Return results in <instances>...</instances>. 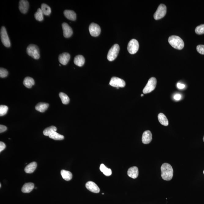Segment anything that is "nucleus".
Listing matches in <instances>:
<instances>
[{
  "label": "nucleus",
  "instance_id": "nucleus-1",
  "mask_svg": "<svg viewBox=\"0 0 204 204\" xmlns=\"http://www.w3.org/2000/svg\"><path fill=\"white\" fill-rule=\"evenodd\" d=\"M161 176L164 180L169 181L172 179L173 176V169L172 167L169 164L165 163L162 165Z\"/></svg>",
  "mask_w": 204,
  "mask_h": 204
},
{
  "label": "nucleus",
  "instance_id": "nucleus-2",
  "mask_svg": "<svg viewBox=\"0 0 204 204\" xmlns=\"http://www.w3.org/2000/svg\"><path fill=\"white\" fill-rule=\"evenodd\" d=\"M169 44L176 49L181 50L184 47V41L180 37L173 35L169 37L168 39Z\"/></svg>",
  "mask_w": 204,
  "mask_h": 204
},
{
  "label": "nucleus",
  "instance_id": "nucleus-3",
  "mask_svg": "<svg viewBox=\"0 0 204 204\" xmlns=\"http://www.w3.org/2000/svg\"><path fill=\"white\" fill-rule=\"evenodd\" d=\"M27 52L29 56L35 59H38L40 57L39 50L36 45L31 44L28 46Z\"/></svg>",
  "mask_w": 204,
  "mask_h": 204
},
{
  "label": "nucleus",
  "instance_id": "nucleus-4",
  "mask_svg": "<svg viewBox=\"0 0 204 204\" xmlns=\"http://www.w3.org/2000/svg\"><path fill=\"white\" fill-rule=\"evenodd\" d=\"M120 46L118 44H115L109 50L107 58L110 61H112L116 58L120 51Z\"/></svg>",
  "mask_w": 204,
  "mask_h": 204
},
{
  "label": "nucleus",
  "instance_id": "nucleus-5",
  "mask_svg": "<svg viewBox=\"0 0 204 204\" xmlns=\"http://www.w3.org/2000/svg\"><path fill=\"white\" fill-rule=\"evenodd\" d=\"M157 81L156 78L152 77L149 80L145 87L143 90V93L144 94H148L152 92L155 89L157 86Z\"/></svg>",
  "mask_w": 204,
  "mask_h": 204
},
{
  "label": "nucleus",
  "instance_id": "nucleus-6",
  "mask_svg": "<svg viewBox=\"0 0 204 204\" xmlns=\"http://www.w3.org/2000/svg\"><path fill=\"white\" fill-rule=\"evenodd\" d=\"M167 12L166 6L165 5L161 4L158 6L156 12L154 14V17L155 20H159L163 18Z\"/></svg>",
  "mask_w": 204,
  "mask_h": 204
},
{
  "label": "nucleus",
  "instance_id": "nucleus-7",
  "mask_svg": "<svg viewBox=\"0 0 204 204\" xmlns=\"http://www.w3.org/2000/svg\"><path fill=\"white\" fill-rule=\"evenodd\" d=\"M1 38L2 42L6 47H9L11 46L10 40L8 36L5 27H2L1 30Z\"/></svg>",
  "mask_w": 204,
  "mask_h": 204
},
{
  "label": "nucleus",
  "instance_id": "nucleus-8",
  "mask_svg": "<svg viewBox=\"0 0 204 204\" xmlns=\"http://www.w3.org/2000/svg\"><path fill=\"white\" fill-rule=\"evenodd\" d=\"M139 43L135 39H132L128 43V50L130 54H135L139 50Z\"/></svg>",
  "mask_w": 204,
  "mask_h": 204
},
{
  "label": "nucleus",
  "instance_id": "nucleus-9",
  "mask_svg": "<svg viewBox=\"0 0 204 204\" xmlns=\"http://www.w3.org/2000/svg\"><path fill=\"white\" fill-rule=\"evenodd\" d=\"M109 84L111 86L117 87H124L126 86V83L124 80L118 77H113L110 80Z\"/></svg>",
  "mask_w": 204,
  "mask_h": 204
},
{
  "label": "nucleus",
  "instance_id": "nucleus-10",
  "mask_svg": "<svg viewBox=\"0 0 204 204\" xmlns=\"http://www.w3.org/2000/svg\"><path fill=\"white\" fill-rule=\"evenodd\" d=\"M89 30L91 36L94 37L98 36L101 32L100 26L94 23H91L89 25Z\"/></svg>",
  "mask_w": 204,
  "mask_h": 204
},
{
  "label": "nucleus",
  "instance_id": "nucleus-11",
  "mask_svg": "<svg viewBox=\"0 0 204 204\" xmlns=\"http://www.w3.org/2000/svg\"><path fill=\"white\" fill-rule=\"evenodd\" d=\"M62 26L64 37L66 38L70 37L73 34V30L71 27L65 22L62 24Z\"/></svg>",
  "mask_w": 204,
  "mask_h": 204
},
{
  "label": "nucleus",
  "instance_id": "nucleus-12",
  "mask_svg": "<svg viewBox=\"0 0 204 204\" xmlns=\"http://www.w3.org/2000/svg\"><path fill=\"white\" fill-rule=\"evenodd\" d=\"M86 188L88 190L95 193H98L100 192L98 186L93 181H89L86 183Z\"/></svg>",
  "mask_w": 204,
  "mask_h": 204
},
{
  "label": "nucleus",
  "instance_id": "nucleus-13",
  "mask_svg": "<svg viewBox=\"0 0 204 204\" xmlns=\"http://www.w3.org/2000/svg\"><path fill=\"white\" fill-rule=\"evenodd\" d=\"M29 4L28 1L26 0H21L19 2V9L23 14L26 13L28 12Z\"/></svg>",
  "mask_w": 204,
  "mask_h": 204
},
{
  "label": "nucleus",
  "instance_id": "nucleus-14",
  "mask_svg": "<svg viewBox=\"0 0 204 204\" xmlns=\"http://www.w3.org/2000/svg\"><path fill=\"white\" fill-rule=\"evenodd\" d=\"M70 58V55L69 53H63L59 56L58 60L61 64L66 65L68 64Z\"/></svg>",
  "mask_w": 204,
  "mask_h": 204
},
{
  "label": "nucleus",
  "instance_id": "nucleus-15",
  "mask_svg": "<svg viewBox=\"0 0 204 204\" xmlns=\"http://www.w3.org/2000/svg\"><path fill=\"white\" fill-rule=\"evenodd\" d=\"M152 140V134L151 132L147 131L144 132L143 134L142 141L144 144H148Z\"/></svg>",
  "mask_w": 204,
  "mask_h": 204
},
{
  "label": "nucleus",
  "instance_id": "nucleus-16",
  "mask_svg": "<svg viewBox=\"0 0 204 204\" xmlns=\"http://www.w3.org/2000/svg\"><path fill=\"white\" fill-rule=\"evenodd\" d=\"M128 175L129 177L135 179L137 178L139 175V169L137 167H131L128 169Z\"/></svg>",
  "mask_w": 204,
  "mask_h": 204
},
{
  "label": "nucleus",
  "instance_id": "nucleus-17",
  "mask_svg": "<svg viewBox=\"0 0 204 204\" xmlns=\"http://www.w3.org/2000/svg\"><path fill=\"white\" fill-rule=\"evenodd\" d=\"M64 16L67 19L73 21L76 20V14L73 11L65 10L64 11Z\"/></svg>",
  "mask_w": 204,
  "mask_h": 204
},
{
  "label": "nucleus",
  "instance_id": "nucleus-18",
  "mask_svg": "<svg viewBox=\"0 0 204 204\" xmlns=\"http://www.w3.org/2000/svg\"><path fill=\"white\" fill-rule=\"evenodd\" d=\"M35 185L33 183H26L24 184L22 188V191L25 193H28L32 191L34 188Z\"/></svg>",
  "mask_w": 204,
  "mask_h": 204
},
{
  "label": "nucleus",
  "instance_id": "nucleus-19",
  "mask_svg": "<svg viewBox=\"0 0 204 204\" xmlns=\"http://www.w3.org/2000/svg\"><path fill=\"white\" fill-rule=\"evenodd\" d=\"M37 166V164L36 162H32L26 166L25 168V172L28 173H33L36 169Z\"/></svg>",
  "mask_w": 204,
  "mask_h": 204
},
{
  "label": "nucleus",
  "instance_id": "nucleus-20",
  "mask_svg": "<svg viewBox=\"0 0 204 204\" xmlns=\"http://www.w3.org/2000/svg\"><path fill=\"white\" fill-rule=\"evenodd\" d=\"M85 61L84 57L81 55H77L74 60V62L75 65L79 67L83 66L84 65Z\"/></svg>",
  "mask_w": 204,
  "mask_h": 204
},
{
  "label": "nucleus",
  "instance_id": "nucleus-21",
  "mask_svg": "<svg viewBox=\"0 0 204 204\" xmlns=\"http://www.w3.org/2000/svg\"><path fill=\"white\" fill-rule=\"evenodd\" d=\"M49 106V104L46 103L40 102L37 104L35 107V109L38 111L44 112L47 110Z\"/></svg>",
  "mask_w": 204,
  "mask_h": 204
},
{
  "label": "nucleus",
  "instance_id": "nucleus-22",
  "mask_svg": "<svg viewBox=\"0 0 204 204\" xmlns=\"http://www.w3.org/2000/svg\"><path fill=\"white\" fill-rule=\"evenodd\" d=\"M35 83L34 80L30 77H26L23 81L24 85L28 88H31Z\"/></svg>",
  "mask_w": 204,
  "mask_h": 204
},
{
  "label": "nucleus",
  "instance_id": "nucleus-23",
  "mask_svg": "<svg viewBox=\"0 0 204 204\" xmlns=\"http://www.w3.org/2000/svg\"><path fill=\"white\" fill-rule=\"evenodd\" d=\"M61 174L62 178L66 181H69L72 179V174L70 171L62 170L61 172Z\"/></svg>",
  "mask_w": 204,
  "mask_h": 204
},
{
  "label": "nucleus",
  "instance_id": "nucleus-24",
  "mask_svg": "<svg viewBox=\"0 0 204 204\" xmlns=\"http://www.w3.org/2000/svg\"><path fill=\"white\" fill-rule=\"evenodd\" d=\"M158 120L160 123L164 126H168L169 122L166 116L163 113H160L158 115Z\"/></svg>",
  "mask_w": 204,
  "mask_h": 204
},
{
  "label": "nucleus",
  "instance_id": "nucleus-25",
  "mask_svg": "<svg viewBox=\"0 0 204 204\" xmlns=\"http://www.w3.org/2000/svg\"><path fill=\"white\" fill-rule=\"evenodd\" d=\"M57 131V128L54 126H51L46 128L43 131V134L46 136H49L53 133L56 132Z\"/></svg>",
  "mask_w": 204,
  "mask_h": 204
},
{
  "label": "nucleus",
  "instance_id": "nucleus-26",
  "mask_svg": "<svg viewBox=\"0 0 204 204\" xmlns=\"http://www.w3.org/2000/svg\"><path fill=\"white\" fill-rule=\"evenodd\" d=\"M100 170L101 172L104 175L106 176H109L112 175V171L110 169L107 168L105 165L103 164H101L100 166Z\"/></svg>",
  "mask_w": 204,
  "mask_h": 204
},
{
  "label": "nucleus",
  "instance_id": "nucleus-27",
  "mask_svg": "<svg viewBox=\"0 0 204 204\" xmlns=\"http://www.w3.org/2000/svg\"><path fill=\"white\" fill-rule=\"evenodd\" d=\"M44 14L41 9H38L35 14V18L39 21H42L44 20Z\"/></svg>",
  "mask_w": 204,
  "mask_h": 204
},
{
  "label": "nucleus",
  "instance_id": "nucleus-28",
  "mask_svg": "<svg viewBox=\"0 0 204 204\" xmlns=\"http://www.w3.org/2000/svg\"><path fill=\"white\" fill-rule=\"evenodd\" d=\"M41 9L43 13L45 15L49 16L51 13V9L50 7L47 5L43 4L41 5Z\"/></svg>",
  "mask_w": 204,
  "mask_h": 204
},
{
  "label": "nucleus",
  "instance_id": "nucleus-29",
  "mask_svg": "<svg viewBox=\"0 0 204 204\" xmlns=\"http://www.w3.org/2000/svg\"><path fill=\"white\" fill-rule=\"evenodd\" d=\"M59 96L61 100L62 103L64 104H67L70 102L69 98L66 94L63 92H61L59 94Z\"/></svg>",
  "mask_w": 204,
  "mask_h": 204
},
{
  "label": "nucleus",
  "instance_id": "nucleus-30",
  "mask_svg": "<svg viewBox=\"0 0 204 204\" xmlns=\"http://www.w3.org/2000/svg\"><path fill=\"white\" fill-rule=\"evenodd\" d=\"M50 138L56 140H61L64 139V136L57 132H54L49 136Z\"/></svg>",
  "mask_w": 204,
  "mask_h": 204
},
{
  "label": "nucleus",
  "instance_id": "nucleus-31",
  "mask_svg": "<svg viewBox=\"0 0 204 204\" xmlns=\"http://www.w3.org/2000/svg\"><path fill=\"white\" fill-rule=\"evenodd\" d=\"M195 32L197 34L201 35L204 34V24L197 26L195 29Z\"/></svg>",
  "mask_w": 204,
  "mask_h": 204
},
{
  "label": "nucleus",
  "instance_id": "nucleus-32",
  "mask_svg": "<svg viewBox=\"0 0 204 204\" xmlns=\"http://www.w3.org/2000/svg\"><path fill=\"white\" fill-rule=\"evenodd\" d=\"M8 107L5 105L0 106V116H3L6 114L8 110Z\"/></svg>",
  "mask_w": 204,
  "mask_h": 204
},
{
  "label": "nucleus",
  "instance_id": "nucleus-33",
  "mask_svg": "<svg viewBox=\"0 0 204 204\" xmlns=\"http://www.w3.org/2000/svg\"><path fill=\"white\" fill-rule=\"evenodd\" d=\"M8 75V72L6 69L1 68L0 69V77L4 78L7 76Z\"/></svg>",
  "mask_w": 204,
  "mask_h": 204
},
{
  "label": "nucleus",
  "instance_id": "nucleus-34",
  "mask_svg": "<svg viewBox=\"0 0 204 204\" xmlns=\"http://www.w3.org/2000/svg\"><path fill=\"white\" fill-rule=\"evenodd\" d=\"M197 51L202 54H204V45H199L197 46Z\"/></svg>",
  "mask_w": 204,
  "mask_h": 204
},
{
  "label": "nucleus",
  "instance_id": "nucleus-35",
  "mask_svg": "<svg viewBox=\"0 0 204 204\" xmlns=\"http://www.w3.org/2000/svg\"><path fill=\"white\" fill-rule=\"evenodd\" d=\"M173 98L176 101H179L181 98V94H175L173 96Z\"/></svg>",
  "mask_w": 204,
  "mask_h": 204
},
{
  "label": "nucleus",
  "instance_id": "nucleus-36",
  "mask_svg": "<svg viewBox=\"0 0 204 204\" xmlns=\"http://www.w3.org/2000/svg\"><path fill=\"white\" fill-rule=\"evenodd\" d=\"M6 147V146L5 144L4 143L2 142L1 141L0 142V152L2 151L3 150H4L5 149Z\"/></svg>",
  "mask_w": 204,
  "mask_h": 204
},
{
  "label": "nucleus",
  "instance_id": "nucleus-37",
  "mask_svg": "<svg viewBox=\"0 0 204 204\" xmlns=\"http://www.w3.org/2000/svg\"><path fill=\"white\" fill-rule=\"evenodd\" d=\"M7 130V128L4 125H0V133H2L5 132Z\"/></svg>",
  "mask_w": 204,
  "mask_h": 204
},
{
  "label": "nucleus",
  "instance_id": "nucleus-38",
  "mask_svg": "<svg viewBox=\"0 0 204 204\" xmlns=\"http://www.w3.org/2000/svg\"><path fill=\"white\" fill-rule=\"evenodd\" d=\"M177 87L178 89H184L185 87V85L180 83H178Z\"/></svg>",
  "mask_w": 204,
  "mask_h": 204
},
{
  "label": "nucleus",
  "instance_id": "nucleus-39",
  "mask_svg": "<svg viewBox=\"0 0 204 204\" xmlns=\"http://www.w3.org/2000/svg\"><path fill=\"white\" fill-rule=\"evenodd\" d=\"M1 187V184H0V187Z\"/></svg>",
  "mask_w": 204,
  "mask_h": 204
},
{
  "label": "nucleus",
  "instance_id": "nucleus-40",
  "mask_svg": "<svg viewBox=\"0 0 204 204\" xmlns=\"http://www.w3.org/2000/svg\"><path fill=\"white\" fill-rule=\"evenodd\" d=\"M143 96V94L141 95V96Z\"/></svg>",
  "mask_w": 204,
  "mask_h": 204
},
{
  "label": "nucleus",
  "instance_id": "nucleus-41",
  "mask_svg": "<svg viewBox=\"0 0 204 204\" xmlns=\"http://www.w3.org/2000/svg\"><path fill=\"white\" fill-rule=\"evenodd\" d=\"M203 141H204V137H203Z\"/></svg>",
  "mask_w": 204,
  "mask_h": 204
},
{
  "label": "nucleus",
  "instance_id": "nucleus-42",
  "mask_svg": "<svg viewBox=\"0 0 204 204\" xmlns=\"http://www.w3.org/2000/svg\"><path fill=\"white\" fill-rule=\"evenodd\" d=\"M102 195H104V194L103 193H102Z\"/></svg>",
  "mask_w": 204,
  "mask_h": 204
},
{
  "label": "nucleus",
  "instance_id": "nucleus-43",
  "mask_svg": "<svg viewBox=\"0 0 204 204\" xmlns=\"http://www.w3.org/2000/svg\"><path fill=\"white\" fill-rule=\"evenodd\" d=\"M203 173H204V171H203Z\"/></svg>",
  "mask_w": 204,
  "mask_h": 204
}]
</instances>
